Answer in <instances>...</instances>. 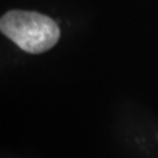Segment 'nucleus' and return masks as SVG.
Instances as JSON below:
<instances>
[{
	"mask_svg": "<svg viewBox=\"0 0 158 158\" xmlns=\"http://www.w3.org/2000/svg\"><path fill=\"white\" fill-rule=\"evenodd\" d=\"M0 29L23 51L31 54H40L51 49L60 38L56 23L36 12H7L1 18Z\"/></svg>",
	"mask_w": 158,
	"mask_h": 158,
	"instance_id": "nucleus-1",
	"label": "nucleus"
}]
</instances>
